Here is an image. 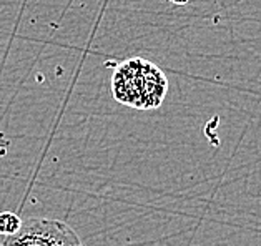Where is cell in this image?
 I'll return each mask as SVG.
<instances>
[{
    "instance_id": "obj_4",
    "label": "cell",
    "mask_w": 261,
    "mask_h": 246,
    "mask_svg": "<svg viewBox=\"0 0 261 246\" xmlns=\"http://www.w3.org/2000/svg\"><path fill=\"white\" fill-rule=\"evenodd\" d=\"M168 2H171L173 5H187L190 0H168Z\"/></svg>"
},
{
    "instance_id": "obj_2",
    "label": "cell",
    "mask_w": 261,
    "mask_h": 246,
    "mask_svg": "<svg viewBox=\"0 0 261 246\" xmlns=\"http://www.w3.org/2000/svg\"><path fill=\"white\" fill-rule=\"evenodd\" d=\"M0 246H85L80 236L60 220L30 218L14 235L0 238Z\"/></svg>"
},
{
    "instance_id": "obj_1",
    "label": "cell",
    "mask_w": 261,
    "mask_h": 246,
    "mask_svg": "<svg viewBox=\"0 0 261 246\" xmlns=\"http://www.w3.org/2000/svg\"><path fill=\"white\" fill-rule=\"evenodd\" d=\"M168 92V80L158 65L145 59H130L112 75L113 98L137 110L158 108Z\"/></svg>"
},
{
    "instance_id": "obj_3",
    "label": "cell",
    "mask_w": 261,
    "mask_h": 246,
    "mask_svg": "<svg viewBox=\"0 0 261 246\" xmlns=\"http://www.w3.org/2000/svg\"><path fill=\"white\" fill-rule=\"evenodd\" d=\"M22 226V220L14 211H2L0 213V235L9 236L14 235Z\"/></svg>"
}]
</instances>
